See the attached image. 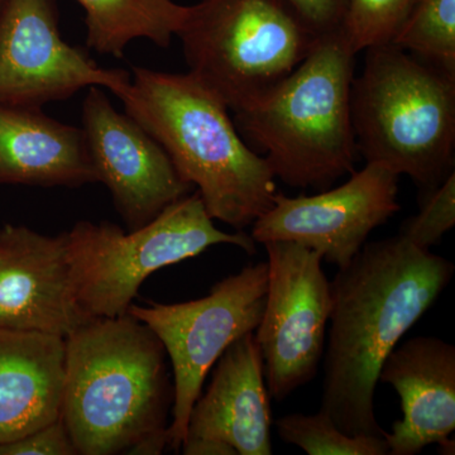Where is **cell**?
I'll list each match as a JSON object with an SVG mask.
<instances>
[{"instance_id":"7402d4cb","label":"cell","mask_w":455,"mask_h":455,"mask_svg":"<svg viewBox=\"0 0 455 455\" xmlns=\"http://www.w3.org/2000/svg\"><path fill=\"white\" fill-rule=\"evenodd\" d=\"M455 224V172L420 197V212L401 227L400 235L421 250L430 251Z\"/></svg>"},{"instance_id":"9c48e42d","label":"cell","mask_w":455,"mask_h":455,"mask_svg":"<svg viewBox=\"0 0 455 455\" xmlns=\"http://www.w3.org/2000/svg\"><path fill=\"white\" fill-rule=\"evenodd\" d=\"M268 290L254 338L269 396L278 403L315 379L331 320V281L323 257L295 242H266Z\"/></svg>"},{"instance_id":"44dd1931","label":"cell","mask_w":455,"mask_h":455,"mask_svg":"<svg viewBox=\"0 0 455 455\" xmlns=\"http://www.w3.org/2000/svg\"><path fill=\"white\" fill-rule=\"evenodd\" d=\"M416 0H348L341 31L357 55L392 44Z\"/></svg>"},{"instance_id":"5bb4252c","label":"cell","mask_w":455,"mask_h":455,"mask_svg":"<svg viewBox=\"0 0 455 455\" xmlns=\"http://www.w3.org/2000/svg\"><path fill=\"white\" fill-rule=\"evenodd\" d=\"M379 381L388 383L401 398L403 420L386 434L390 455H415L438 444L454 454L455 347L435 337L406 340L385 359Z\"/></svg>"},{"instance_id":"cb8c5ba5","label":"cell","mask_w":455,"mask_h":455,"mask_svg":"<svg viewBox=\"0 0 455 455\" xmlns=\"http://www.w3.org/2000/svg\"><path fill=\"white\" fill-rule=\"evenodd\" d=\"M319 36L337 32L343 27L348 0H287Z\"/></svg>"},{"instance_id":"52a82bcc","label":"cell","mask_w":455,"mask_h":455,"mask_svg":"<svg viewBox=\"0 0 455 455\" xmlns=\"http://www.w3.org/2000/svg\"><path fill=\"white\" fill-rule=\"evenodd\" d=\"M178 36L188 73L233 113L283 83L320 38L287 0H203Z\"/></svg>"},{"instance_id":"e0dca14e","label":"cell","mask_w":455,"mask_h":455,"mask_svg":"<svg viewBox=\"0 0 455 455\" xmlns=\"http://www.w3.org/2000/svg\"><path fill=\"white\" fill-rule=\"evenodd\" d=\"M98 182L83 128L42 109L0 106V184L77 188Z\"/></svg>"},{"instance_id":"277c9868","label":"cell","mask_w":455,"mask_h":455,"mask_svg":"<svg viewBox=\"0 0 455 455\" xmlns=\"http://www.w3.org/2000/svg\"><path fill=\"white\" fill-rule=\"evenodd\" d=\"M355 59L341 29L320 36L289 77L235 112L245 142L265 155L275 178L289 187L324 188L355 172Z\"/></svg>"},{"instance_id":"ba28073f","label":"cell","mask_w":455,"mask_h":455,"mask_svg":"<svg viewBox=\"0 0 455 455\" xmlns=\"http://www.w3.org/2000/svg\"><path fill=\"white\" fill-rule=\"evenodd\" d=\"M267 290V262H259L215 283L205 298L179 304L148 301L128 309L157 335L172 364V421L167 427L172 451H180L187 438L188 416L209 371L230 344L259 326Z\"/></svg>"},{"instance_id":"d6986e66","label":"cell","mask_w":455,"mask_h":455,"mask_svg":"<svg viewBox=\"0 0 455 455\" xmlns=\"http://www.w3.org/2000/svg\"><path fill=\"white\" fill-rule=\"evenodd\" d=\"M392 44L455 74V0H416Z\"/></svg>"},{"instance_id":"9a60e30c","label":"cell","mask_w":455,"mask_h":455,"mask_svg":"<svg viewBox=\"0 0 455 455\" xmlns=\"http://www.w3.org/2000/svg\"><path fill=\"white\" fill-rule=\"evenodd\" d=\"M271 396L254 331L218 359L208 391L188 416V440L223 443L239 455H271Z\"/></svg>"},{"instance_id":"3957f363","label":"cell","mask_w":455,"mask_h":455,"mask_svg":"<svg viewBox=\"0 0 455 455\" xmlns=\"http://www.w3.org/2000/svg\"><path fill=\"white\" fill-rule=\"evenodd\" d=\"M65 340L61 419L77 454L128 453L167 431L173 383L148 326L127 313L92 320Z\"/></svg>"},{"instance_id":"30bf717a","label":"cell","mask_w":455,"mask_h":455,"mask_svg":"<svg viewBox=\"0 0 455 455\" xmlns=\"http://www.w3.org/2000/svg\"><path fill=\"white\" fill-rule=\"evenodd\" d=\"M130 83L127 71L99 68L62 40L55 0H5L0 8V106L42 109L84 88L116 95Z\"/></svg>"},{"instance_id":"ffe728a7","label":"cell","mask_w":455,"mask_h":455,"mask_svg":"<svg viewBox=\"0 0 455 455\" xmlns=\"http://www.w3.org/2000/svg\"><path fill=\"white\" fill-rule=\"evenodd\" d=\"M278 435L287 444L301 448L309 455H386L385 438L353 436L319 411L315 415L291 414L276 421Z\"/></svg>"},{"instance_id":"d4e9b609","label":"cell","mask_w":455,"mask_h":455,"mask_svg":"<svg viewBox=\"0 0 455 455\" xmlns=\"http://www.w3.org/2000/svg\"><path fill=\"white\" fill-rule=\"evenodd\" d=\"M5 0H0V8L3 7V4H4Z\"/></svg>"},{"instance_id":"603a6c76","label":"cell","mask_w":455,"mask_h":455,"mask_svg":"<svg viewBox=\"0 0 455 455\" xmlns=\"http://www.w3.org/2000/svg\"><path fill=\"white\" fill-rule=\"evenodd\" d=\"M75 454H77L76 448L61 418L26 434L22 438L0 444V455Z\"/></svg>"},{"instance_id":"8992f818","label":"cell","mask_w":455,"mask_h":455,"mask_svg":"<svg viewBox=\"0 0 455 455\" xmlns=\"http://www.w3.org/2000/svg\"><path fill=\"white\" fill-rule=\"evenodd\" d=\"M212 220L196 191L137 229L79 221L66 232L75 298L86 322L124 315L154 272L199 256L212 245L233 244L256 253L251 235L223 232Z\"/></svg>"},{"instance_id":"2e32d148","label":"cell","mask_w":455,"mask_h":455,"mask_svg":"<svg viewBox=\"0 0 455 455\" xmlns=\"http://www.w3.org/2000/svg\"><path fill=\"white\" fill-rule=\"evenodd\" d=\"M66 340L0 328V444L61 418Z\"/></svg>"},{"instance_id":"4fadbf2b","label":"cell","mask_w":455,"mask_h":455,"mask_svg":"<svg viewBox=\"0 0 455 455\" xmlns=\"http://www.w3.org/2000/svg\"><path fill=\"white\" fill-rule=\"evenodd\" d=\"M75 298L66 232L0 229V328L66 338L86 324Z\"/></svg>"},{"instance_id":"8fae6325","label":"cell","mask_w":455,"mask_h":455,"mask_svg":"<svg viewBox=\"0 0 455 455\" xmlns=\"http://www.w3.org/2000/svg\"><path fill=\"white\" fill-rule=\"evenodd\" d=\"M396 172L367 163L333 190L313 196L276 193L274 204L252 224L254 242H295L315 251L328 263L346 267L368 235L400 211Z\"/></svg>"},{"instance_id":"6da1fadb","label":"cell","mask_w":455,"mask_h":455,"mask_svg":"<svg viewBox=\"0 0 455 455\" xmlns=\"http://www.w3.org/2000/svg\"><path fill=\"white\" fill-rule=\"evenodd\" d=\"M451 260L400 235L363 245L331 281V329L319 411L349 435L386 438L374 414L385 359L453 278Z\"/></svg>"},{"instance_id":"7c38bea8","label":"cell","mask_w":455,"mask_h":455,"mask_svg":"<svg viewBox=\"0 0 455 455\" xmlns=\"http://www.w3.org/2000/svg\"><path fill=\"white\" fill-rule=\"evenodd\" d=\"M82 128L98 182L112 194L128 230L154 220L193 190L163 146L127 113H119L99 86H92L84 100Z\"/></svg>"},{"instance_id":"7a4b0ae2","label":"cell","mask_w":455,"mask_h":455,"mask_svg":"<svg viewBox=\"0 0 455 455\" xmlns=\"http://www.w3.org/2000/svg\"><path fill=\"white\" fill-rule=\"evenodd\" d=\"M116 98L197 188L212 220L243 230L274 204V171L239 133L229 109L190 73L133 68Z\"/></svg>"},{"instance_id":"ac0fdd59","label":"cell","mask_w":455,"mask_h":455,"mask_svg":"<svg viewBox=\"0 0 455 455\" xmlns=\"http://www.w3.org/2000/svg\"><path fill=\"white\" fill-rule=\"evenodd\" d=\"M85 11L86 44L100 55L121 59L132 41L170 46L188 7L173 0H77Z\"/></svg>"},{"instance_id":"5b68a950","label":"cell","mask_w":455,"mask_h":455,"mask_svg":"<svg viewBox=\"0 0 455 455\" xmlns=\"http://www.w3.org/2000/svg\"><path fill=\"white\" fill-rule=\"evenodd\" d=\"M366 51L350 90L358 152L414 180L423 196L454 171L455 74L394 44Z\"/></svg>"}]
</instances>
